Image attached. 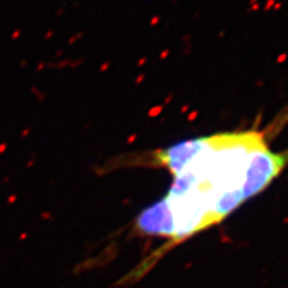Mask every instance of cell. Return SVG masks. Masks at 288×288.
Segmentation results:
<instances>
[{"label": "cell", "instance_id": "6da1fadb", "mask_svg": "<svg viewBox=\"0 0 288 288\" xmlns=\"http://www.w3.org/2000/svg\"><path fill=\"white\" fill-rule=\"evenodd\" d=\"M111 165L163 168L173 175L167 196L143 210L135 227L140 234L167 239L169 250L263 192L288 167V149L274 151L269 127H255L127 154Z\"/></svg>", "mask_w": 288, "mask_h": 288}]
</instances>
